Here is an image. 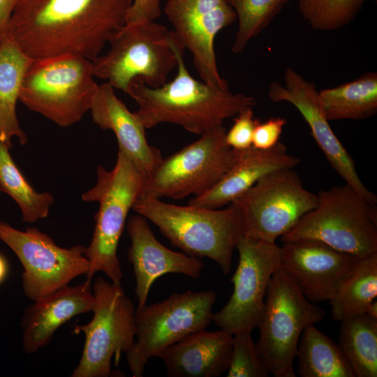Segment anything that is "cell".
<instances>
[{
  "label": "cell",
  "instance_id": "cell-5",
  "mask_svg": "<svg viewBox=\"0 0 377 377\" xmlns=\"http://www.w3.org/2000/svg\"><path fill=\"white\" fill-rule=\"evenodd\" d=\"M96 175V184L82 195L83 201L99 204L93 237L85 248L90 265L86 277L91 281L96 272H103L110 281L121 284L117 246L128 214L139 197L146 177L119 149L113 169L108 170L98 165Z\"/></svg>",
  "mask_w": 377,
  "mask_h": 377
},
{
  "label": "cell",
  "instance_id": "cell-22",
  "mask_svg": "<svg viewBox=\"0 0 377 377\" xmlns=\"http://www.w3.org/2000/svg\"><path fill=\"white\" fill-rule=\"evenodd\" d=\"M233 334L221 329L193 332L158 355L170 377H218L229 368Z\"/></svg>",
  "mask_w": 377,
  "mask_h": 377
},
{
  "label": "cell",
  "instance_id": "cell-15",
  "mask_svg": "<svg viewBox=\"0 0 377 377\" xmlns=\"http://www.w3.org/2000/svg\"><path fill=\"white\" fill-rule=\"evenodd\" d=\"M163 12L178 40L191 53L202 81L229 89L219 72L214 40L220 31L237 20L232 7L226 0H167Z\"/></svg>",
  "mask_w": 377,
  "mask_h": 377
},
{
  "label": "cell",
  "instance_id": "cell-28",
  "mask_svg": "<svg viewBox=\"0 0 377 377\" xmlns=\"http://www.w3.org/2000/svg\"><path fill=\"white\" fill-rule=\"evenodd\" d=\"M9 149L0 141V191L16 202L24 222L33 223L45 219L54 203L53 195L48 192L38 193L29 185L13 161Z\"/></svg>",
  "mask_w": 377,
  "mask_h": 377
},
{
  "label": "cell",
  "instance_id": "cell-20",
  "mask_svg": "<svg viewBox=\"0 0 377 377\" xmlns=\"http://www.w3.org/2000/svg\"><path fill=\"white\" fill-rule=\"evenodd\" d=\"M95 297L91 281L62 287L34 301L24 311L20 323L25 353H34L47 345L54 332L73 317L92 311Z\"/></svg>",
  "mask_w": 377,
  "mask_h": 377
},
{
  "label": "cell",
  "instance_id": "cell-7",
  "mask_svg": "<svg viewBox=\"0 0 377 377\" xmlns=\"http://www.w3.org/2000/svg\"><path fill=\"white\" fill-rule=\"evenodd\" d=\"M98 87L91 61L85 57L66 54L34 59L24 76L19 101L68 127L89 111Z\"/></svg>",
  "mask_w": 377,
  "mask_h": 377
},
{
  "label": "cell",
  "instance_id": "cell-23",
  "mask_svg": "<svg viewBox=\"0 0 377 377\" xmlns=\"http://www.w3.org/2000/svg\"><path fill=\"white\" fill-rule=\"evenodd\" d=\"M33 61L7 37L1 41L0 141L9 148L14 137L21 145L27 142V136L21 128L17 117L16 105L24 76Z\"/></svg>",
  "mask_w": 377,
  "mask_h": 377
},
{
  "label": "cell",
  "instance_id": "cell-26",
  "mask_svg": "<svg viewBox=\"0 0 377 377\" xmlns=\"http://www.w3.org/2000/svg\"><path fill=\"white\" fill-rule=\"evenodd\" d=\"M296 357L302 377H355L338 344L314 325L302 331Z\"/></svg>",
  "mask_w": 377,
  "mask_h": 377
},
{
  "label": "cell",
  "instance_id": "cell-6",
  "mask_svg": "<svg viewBox=\"0 0 377 377\" xmlns=\"http://www.w3.org/2000/svg\"><path fill=\"white\" fill-rule=\"evenodd\" d=\"M316 195V207L281 237L283 242L318 240L358 258L377 253L376 205L347 184Z\"/></svg>",
  "mask_w": 377,
  "mask_h": 377
},
{
  "label": "cell",
  "instance_id": "cell-21",
  "mask_svg": "<svg viewBox=\"0 0 377 377\" xmlns=\"http://www.w3.org/2000/svg\"><path fill=\"white\" fill-rule=\"evenodd\" d=\"M237 151L235 163L223 177L210 190L190 200L188 205L219 209L230 204L265 175L278 170L293 169L301 162L299 158L289 154L281 142L267 149L252 146Z\"/></svg>",
  "mask_w": 377,
  "mask_h": 377
},
{
  "label": "cell",
  "instance_id": "cell-16",
  "mask_svg": "<svg viewBox=\"0 0 377 377\" xmlns=\"http://www.w3.org/2000/svg\"><path fill=\"white\" fill-rule=\"evenodd\" d=\"M268 96L273 102H287L295 107L309 125L316 144L334 170L346 184L369 202L376 205V195L360 180L354 160L331 128L314 84L292 68H288L284 73V84L272 82L269 85Z\"/></svg>",
  "mask_w": 377,
  "mask_h": 377
},
{
  "label": "cell",
  "instance_id": "cell-10",
  "mask_svg": "<svg viewBox=\"0 0 377 377\" xmlns=\"http://www.w3.org/2000/svg\"><path fill=\"white\" fill-rule=\"evenodd\" d=\"M213 290L174 293L167 299L135 310L136 339L126 353L133 377H142L149 359L212 321Z\"/></svg>",
  "mask_w": 377,
  "mask_h": 377
},
{
  "label": "cell",
  "instance_id": "cell-18",
  "mask_svg": "<svg viewBox=\"0 0 377 377\" xmlns=\"http://www.w3.org/2000/svg\"><path fill=\"white\" fill-rule=\"evenodd\" d=\"M126 222L131 239L128 256L135 277L136 310L147 304L151 287L160 276L181 274L193 279L200 277L205 265L199 258L165 246L154 236L147 219L140 214L131 216Z\"/></svg>",
  "mask_w": 377,
  "mask_h": 377
},
{
  "label": "cell",
  "instance_id": "cell-34",
  "mask_svg": "<svg viewBox=\"0 0 377 377\" xmlns=\"http://www.w3.org/2000/svg\"><path fill=\"white\" fill-rule=\"evenodd\" d=\"M162 0H133L126 23L155 21L162 14Z\"/></svg>",
  "mask_w": 377,
  "mask_h": 377
},
{
  "label": "cell",
  "instance_id": "cell-13",
  "mask_svg": "<svg viewBox=\"0 0 377 377\" xmlns=\"http://www.w3.org/2000/svg\"><path fill=\"white\" fill-rule=\"evenodd\" d=\"M0 239L22 265L23 291L34 302L89 272L90 265L85 256L86 247H60L47 234L36 228L22 231L0 221Z\"/></svg>",
  "mask_w": 377,
  "mask_h": 377
},
{
  "label": "cell",
  "instance_id": "cell-37",
  "mask_svg": "<svg viewBox=\"0 0 377 377\" xmlns=\"http://www.w3.org/2000/svg\"><path fill=\"white\" fill-rule=\"evenodd\" d=\"M365 314L374 319H377V301L376 300L369 304L366 309Z\"/></svg>",
  "mask_w": 377,
  "mask_h": 377
},
{
  "label": "cell",
  "instance_id": "cell-24",
  "mask_svg": "<svg viewBox=\"0 0 377 377\" xmlns=\"http://www.w3.org/2000/svg\"><path fill=\"white\" fill-rule=\"evenodd\" d=\"M327 120H361L377 112V73H367L357 79L318 91Z\"/></svg>",
  "mask_w": 377,
  "mask_h": 377
},
{
  "label": "cell",
  "instance_id": "cell-1",
  "mask_svg": "<svg viewBox=\"0 0 377 377\" xmlns=\"http://www.w3.org/2000/svg\"><path fill=\"white\" fill-rule=\"evenodd\" d=\"M133 0H18L6 37L33 59L95 60L126 22Z\"/></svg>",
  "mask_w": 377,
  "mask_h": 377
},
{
  "label": "cell",
  "instance_id": "cell-2",
  "mask_svg": "<svg viewBox=\"0 0 377 377\" xmlns=\"http://www.w3.org/2000/svg\"><path fill=\"white\" fill-rule=\"evenodd\" d=\"M184 50L177 51V73L172 81L154 88L137 77L128 86L126 94L137 103L135 113L145 129L171 123L202 135L256 105L252 96L194 78L186 68Z\"/></svg>",
  "mask_w": 377,
  "mask_h": 377
},
{
  "label": "cell",
  "instance_id": "cell-14",
  "mask_svg": "<svg viewBox=\"0 0 377 377\" xmlns=\"http://www.w3.org/2000/svg\"><path fill=\"white\" fill-rule=\"evenodd\" d=\"M236 249L237 269L231 278L234 289L227 304L213 313L212 321L231 334L252 332L262 318L271 277L280 266L281 246L242 235Z\"/></svg>",
  "mask_w": 377,
  "mask_h": 377
},
{
  "label": "cell",
  "instance_id": "cell-4",
  "mask_svg": "<svg viewBox=\"0 0 377 377\" xmlns=\"http://www.w3.org/2000/svg\"><path fill=\"white\" fill-rule=\"evenodd\" d=\"M108 43L109 50L91 61L94 76L125 93L137 77L150 87L165 84L177 66L178 50L185 49L172 30L155 21L126 23Z\"/></svg>",
  "mask_w": 377,
  "mask_h": 377
},
{
  "label": "cell",
  "instance_id": "cell-8",
  "mask_svg": "<svg viewBox=\"0 0 377 377\" xmlns=\"http://www.w3.org/2000/svg\"><path fill=\"white\" fill-rule=\"evenodd\" d=\"M325 311L309 301L279 266L272 274L265 296L256 348L269 374L295 377L293 361L304 329L321 322Z\"/></svg>",
  "mask_w": 377,
  "mask_h": 377
},
{
  "label": "cell",
  "instance_id": "cell-25",
  "mask_svg": "<svg viewBox=\"0 0 377 377\" xmlns=\"http://www.w3.org/2000/svg\"><path fill=\"white\" fill-rule=\"evenodd\" d=\"M377 296V253L359 258L339 283L330 304L332 318L341 321L365 313Z\"/></svg>",
  "mask_w": 377,
  "mask_h": 377
},
{
  "label": "cell",
  "instance_id": "cell-35",
  "mask_svg": "<svg viewBox=\"0 0 377 377\" xmlns=\"http://www.w3.org/2000/svg\"><path fill=\"white\" fill-rule=\"evenodd\" d=\"M18 0H0V43L6 37L8 23Z\"/></svg>",
  "mask_w": 377,
  "mask_h": 377
},
{
  "label": "cell",
  "instance_id": "cell-11",
  "mask_svg": "<svg viewBox=\"0 0 377 377\" xmlns=\"http://www.w3.org/2000/svg\"><path fill=\"white\" fill-rule=\"evenodd\" d=\"M95 305L92 319L74 327L83 332L84 348L72 377H108L111 360L118 364L121 353L132 348L135 337V310L121 286L99 276L93 286Z\"/></svg>",
  "mask_w": 377,
  "mask_h": 377
},
{
  "label": "cell",
  "instance_id": "cell-36",
  "mask_svg": "<svg viewBox=\"0 0 377 377\" xmlns=\"http://www.w3.org/2000/svg\"><path fill=\"white\" fill-rule=\"evenodd\" d=\"M8 272V265L5 257L0 253V284L5 280Z\"/></svg>",
  "mask_w": 377,
  "mask_h": 377
},
{
  "label": "cell",
  "instance_id": "cell-29",
  "mask_svg": "<svg viewBox=\"0 0 377 377\" xmlns=\"http://www.w3.org/2000/svg\"><path fill=\"white\" fill-rule=\"evenodd\" d=\"M237 15L238 28L232 45L235 54L242 53L290 0H226Z\"/></svg>",
  "mask_w": 377,
  "mask_h": 377
},
{
  "label": "cell",
  "instance_id": "cell-32",
  "mask_svg": "<svg viewBox=\"0 0 377 377\" xmlns=\"http://www.w3.org/2000/svg\"><path fill=\"white\" fill-rule=\"evenodd\" d=\"M253 108H248L234 118V123L226 133V144L236 150L252 147L253 135L258 119H254Z\"/></svg>",
  "mask_w": 377,
  "mask_h": 377
},
{
  "label": "cell",
  "instance_id": "cell-27",
  "mask_svg": "<svg viewBox=\"0 0 377 377\" xmlns=\"http://www.w3.org/2000/svg\"><path fill=\"white\" fill-rule=\"evenodd\" d=\"M340 322L337 344L355 377H376L377 319L363 313Z\"/></svg>",
  "mask_w": 377,
  "mask_h": 377
},
{
  "label": "cell",
  "instance_id": "cell-17",
  "mask_svg": "<svg viewBox=\"0 0 377 377\" xmlns=\"http://www.w3.org/2000/svg\"><path fill=\"white\" fill-rule=\"evenodd\" d=\"M358 257L315 239L284 242L281 267L311 302L330 301Z\"/></svg>",
  "mask_w": 377,
  "mask_h": 377
},
{
  "label": "cell",
  "instance_id": "cell-33",
  "mask_svg": "<svg viewBox=\"0 0 377 377\" xmlns=\"http://www.w3.org/2000/svg\"><path fill=\"white\" fill-rule=\"evenodd\" d=\"M286 119L272 117L264 122L258 120L254 128L252 146L257 149H267L274 147L279 141Z\"/></svg>",
  "mask_w": 377,
  "mask_h": 377
},
{
  "label": "cell",
  "instance_id": "cell-19",
  "mask_svg": "<svg viewBox=\"0 0 377 377\" xmlns=\"http://www.w3.org/2000/svg\"><path fill=\"white\" fill-rule=\"evenodd\" d=\"M89 111L93 121L102 129L112 131L119 149L129 157L146 177L163 160L160 149L150 145L145 128L135 112H131L117 96L109 83L98 85Z\"/></svg>",
  "mask_w": 377,
  "mask_h": 377
},
{
  "label": "cell",
  "instance_id": "cell-3",
  "mask_svg": "<svg viewBox=\"0 0 377 377\" xmlns=\"http://www.w3.org/2000/svg\"><path fill=\"white\" fill-rule=\"evenodd\" d=\"M132 209L156 226L173 246L187 255L212 260L223 274L229 273L233 251L242 235L239 217L232 204L218 209L138 198Z\"/></svg>",
  "mask_w": 377,
  "mask_h": 377
},
{
  "label": "cell",
  "instance_id": "cell-31",
  "mask_svg": "<svg viewBox=\"0 0 377 377\" xmlns=\"http://www.w3.org/2000/svg\"><path fill=\"white\" fill-rule=\"evenodd\" d=\"M269 372L253 341L251 332L233 334L232 351L227 377H267Z\"/></svg>",
  "mask_w": 377,
  "mask_h": 377
},
{
  "label": "cell",
  "instance_id": "cell-30",
  "mask_svg": "<svg viewBox=\"0 0 377 377\" xmlns=\"http://www.w3.org/2000/svg\"><path fill=\"white\" fill-rule=\"evenodd\" d=\"M366 0H298L299 10L314 29L332 31L350 23Z\"/></svg>",
  "mask_w": 377,
  "mask_h": 377
},
{
  "label": "cell",
  "instance_id": "cell-12",
  "mask_svg": "<svg viewBox=\"0 0 377 377\" xmlns=\"http://www.w3.org/2000/svg\"><path fill=\"white\" fill-rule=\"evenodd\" d=\"M316 202V194L304 188L293 168L265 175L230 204L239 215L243 235L276 242Z\"/></svg>",
  "mask_w": 377,
  "mask_h": 377
},
{
  "label": "cell",
  "instance_id": "cell-9",
  "mask_svg": "<svg viewBox=\"0 0 377 377\" xmlns=\"http://www.w3.org/2000/svg\"><path fill=\"white\" fill-rule=\"evenodd\" d=\"M220 126L161 161L146 178L138 198L182 199L214 187L235 163L238 151L225 140Z\"/></svg>",
  "mask_w": 377,
  "mask_h": 377
}]
</instances>
